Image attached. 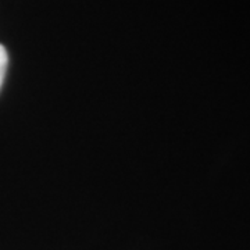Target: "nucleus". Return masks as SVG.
<instances>
[{
	"label": "nucleus",
	"mask_w": 250,
	"mask_h": 250,
	"mask_svg": "<svg viewBox=\"0 0 250 250\" xmlns=\"http://www.w3.org/2000/svg\"><path fill=\"white\" fill-rule=\"evenodd\" d=\"M7 65H9V54H7L6 47L3 45H0V88H1L4 77H6Z\"/></svg>",
	"instance_id": "f257e3e1"
}]
</instances>
